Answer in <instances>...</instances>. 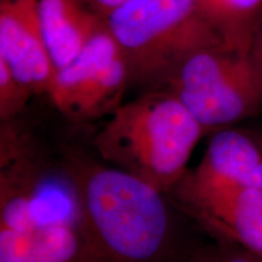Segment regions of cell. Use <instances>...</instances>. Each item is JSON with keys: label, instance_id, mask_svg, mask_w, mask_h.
Instances as JSON below:
<instances>
[{"label": "cell", "instance_id": "5b68a950", "mask_svg": "<svg viewBox=\"0 0 262 262\" xmlns=\"http://www.w3.org/2000/svg\"><path fill=\"white\" fill-rule=\"evenodd\" d=\"M157 89L175 95L209 131L262 114V58L221 45L185 58Z\"/></svg>", "mask_w": 262, "mask_h": 262}, {"label": "cell", "instance_id": "2e32d148", "mask_svg": "<svg viewBox=\"0 0 262 262\" xmlns=\"http://www.w3.org/2000/svg\"><path fill=\"white\" fill-rule=\"evenodd\" d=\"M255 119H257L256 122H254L250 126H244V127H247V129L250 131L255 137H256L257 141L262 146V114L260 117L255 118Z\"/></svg>", "mask_w": 262, "mask_h": 262}, {"label": "cell", "instance_id": "30bf717a", "mask_svg": "<svg viewBox=\"0 0 262 262\" xmlns=\"http://www.w3.org/2000/svg\"><path fill=\"white\" fill-rule=\"evenodd\" d=\"M202 175L262 189V146L247 127L212 131L201 163Z\"/></svg>", "mask_w": 262, "mask_h": 262}, {"label": "cell", "instance_id": "ba28073f", "mask_svg": "<svg viewBox=\"0 0 262 262\" xmlns=\"http://www.w3.org/2000/svg\"><path fill=\"white\" fill-rule=\"evenodd\" d=\"M0 60L33 94L49 95L57 70L34 0H0Z\"/></svg>", "mask_w": 262, "mask_h": 262}, {"label": "cell", "instance_id": "7a4b0ae2", "mask_svg": "<svg viewBox=\"0 0 262 262\" xmlns=\"http://www.w3.org/2000/svg\"><path fill=\"white\" fill-rule=\"evenodd\" d=\"M206 130L175 95L146 90L108 116L93 139L104 163L170 193Z\"/></svg>", "mask_w": 262, "mask_h": 262}, {"label": "cell", "instance_id": "8fae6325", "mask_svg": "<svg viewBox=\"0 0 262 262\" xmlns=\"http://www.w3.org/2000/svg\"><path fill=\"white\" fill-rule=\"evenodd\" d=\"M0 262H86V253L79 228L73 225L0 229Z\"/></svg>", "mask_w": 262, "mask_h": 262}, {"label": "cell", "instance_id": "7c38bea8", "mask_svg": "<svg viewBox=\"0 0 262 262\" xmlns=\"http://www.w3.org/2000/svg\"><path fill=\"white\" fill-rule=\"evenodd\" d=\"M226 47L250 50L262 25V0H201Z\"/></svg>", "mask_w": 262, "mask_h": 262}, {"label": "cell", "instance_id": "9c48e42d", "mask_svg": "<svg viewBox=\"0 0 262 262\" xmlns=\"http://www.w3.org/2000/svg\"><path fill=\"white\" fill-rule=\"evenodd\" d=\"M48 51L56 70L67 66L98 32L106 18L91 0H34Z\"/></svg>", "mask_w": 262, "mask_h": 262}, {"label": "cell", "instance_id": "3957f363", "mask_svg": "<svg viewBox=\"0 0 262 262\" xmlns=\"http://www.w3.org/2000/svg\"><path fill=\"white\" fill-rule=\"evenodd\" d=\"M129 70L130 84L159 88L192 54L226 45L201 0H130L106 17Z\"/></svg>", "mask_w": 262, "mask_h": 262}, {"label": "cell", "instance_id": "9a60e30c", "mask_svg": "<svg viewBox=\"0 0 262 262\" xmlns=\"http://www.w3.org/2000/svg\"><path fill=\"white\" fill-rule=\"evenodd\" d=\"M130 0H91V3L95 5L100 14L103 16L104 18L107 17L108 15L112 14L113 11H116L117 9H119L120 6L126 4Z\"/></svg>", "mask_w": 262, "mask_h": 262}, {"label": "cell", "instance_id": "52a82bcc", "mask_svg": "<svg viewBox=\"0 0 262 262\" xmlns=\"http://www.w3.org/2000/svg\"><path fill=\"white\" fill-rule=\"evenodd\" d=\"M206 235L262 255V189L187 170L169 193Z\"/></svg>", "mask_w": 262, "mask_h": 262}, {"label": "cell", "instance_id": "4fadbf2b", "mask_svg": "<svg viewBox=\"0 0 262 262\" xmlns=\"http://www.w3.org/2000/svg\"><path fill=\"white\" fill-rule=\"evenodd\" d=\"M34 94L22 84L0 60V120L14 119L24 112L29 98Z\"/></svg>", "mask_w": 262, "mask_h": 262}, {"label": "cell", "instance_id": "5bb4252c", "mask_svg": "<svg viewBox=\"0 0 262 262\" xmlns=\"http://www.w3.org/2000/svg\"><path fill=\"white\" fill-rule=\"evenodd\" d=\"M191 262H262V255L234 242L210 237V241L203 242L196 249Z\"/></svg>", "mask_w": 262, "mask_h": 262}, {"label": "cell", "instance_id": "6da1fadb", "mask_svg": "<svg viewBox=\"0 0 262 262\" xmlns=\"http://www.w3.org/2000/svg\"><path fill=\"white\" fill-rule=\"evenodd\" d=\"M61 163L78 194L86 262H191L203 242L169 193L71 148Z\"/></svg>", "mask_w": 262, "mask_h": 262}, {"label": "cell", "instance_id": "e0dca14e", "mask_svg": "<svg viewBox=\"0 0 262 262\" xmlns=\"http://www.w3.org/2000/svg\"><path fill=\"white\" fill-rule=\"evenodd\" d=\"M251 49H253L255 54L258 55V56L262 58V25L260 26V28H258L256 35H255L253 48Z\"/></svg>", "mask_w": 262, "mask_h": 262}, {"label": "cell", "instance_id": "8992f818", "mask_svg": "<svg viewBox=\"0 0 262 262\" xmlns=\"http://www.w3.org/2000/svg\"><path fill=\"white\" fill-rule=\"evenodd\" d=\"M129 85L125 57L106 26L56 72L48 96L70 122L88 124L111 116Z\"/></svg>", "mask_w": 262, "mask_h": 262}, {"label": "cell", "instance_id": "277c9868", "mask_svg": "<svg viewBox=\"0 0 262 262\" xmlns=\"http://www.w3.org/2000/svg\"><path fill=\"white\" fill-rule=\"evenodd\" d=\"M15 119L0 120V229L79 228L78 194L61 160L49 159Z\"/></svg>", "mask_w": 262, "mask_h": 262}]
</instances>
